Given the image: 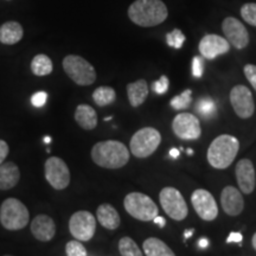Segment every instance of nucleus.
<instances>
[{
    "mask_svg": "<svg viewBox=\"0 0 256 256\" xmlns=\"http://www.w3.org/2000/svg\"><path fill=\"white\" fill-rule=\"evenodd\" d=\"M128 100L132 107H139L146 101L148 96V84L145 80H138V81L130 83L127 86Z\"/></svg>",
    "mask_w": 256,
    "mask_h": 256,
    "instance_id": "nucleus-23",
    "label": "nucleus"
},
{
    "mask_svg": "<svg viewBox=\"0 0 256 256\" xmlns=\"http://www.w3.org/2000/svg\"><path fill=\"white\" fill-rule=\"evenodd\" d=\"M46 179L55 190H64L70 184V171L68 165L58 156H50L44 165Z\"/></svg>",
    "mask_w": 256,
    "mask_h": 256,
    "instance_id": "nucleus-10",
    "label": "nucleus"
},
{
    "mask_svg": "<svg viewBox=\"0 0 256 256\" xmlns=\"http://www.w3.org/2000/svg\"><path fill=\"white\" fill-rule=\"evenodd\" d=\"M63 69L78 86H90L96 81L94 66L81 56L68 55L63 60Z\"/></svg>",
    "mask_w": 256,
    "mask_h": 256,
    "instance_id": "nucleus-6",
    "label": "nucleus"
},
{
    "mask_svg": "<svg viewBox=\"0 0 256 256\" xmlns=\"http://www.w3.org/2000/svg\"><path fill=\"white\" fill-rule=\"evenodd\" d=\"M198 244H200V248H206L208 246H209V240H206V238H202V240H200V243H198Z\"/></svg>",
    "mask_w": 256,
    "mask_h": 256,
    "instance_id": "nucleus-40",
    "label": "nucleus"
},
{
    "mask_svg": "<svg viewBox=\"0 0 256 256\" xmlns=\"http://www.w3.org/2000/svg\"><path fill=\"white\" fill-rule=\"evenodd\" d=\"M203 70H204V63L203 60L200 57H194V60H192V75L194 78H200L203 75Z\"/></svg>",
    "mask_w": 256,
    "mask_h": 256,
    "instance_id": "nucleus-36",
    "label": "nucleus"
},
{
    "mask_svg": "<svg viewBox=\"0 0 256 256\" xmlns=\"http://www.w3.org/2000/svg\"><path fill=\"white\" fill-rule=\"evenodd\" d=\"M20 171L17 164L8 162L0 165V190H10L18 184Z\"/></svg>",
    "mask_w": 256,
    "mask_h": 256,
    "instance_id": "nucleus-21",
    "label": "nucleus"
},
{
    "mask_svg": "<svg viewBox=\"0 0 256 256\" xmlns=\"http://www.w3.org/2000/svg\"><path fill=\"white\" fill-rule=\"evenodd\" d=\"M220 206L229 216H238L244 209V200L238 188L226 186L220 194Z\"/></svg>",
    "mask_w": 256,
    "mask_h": 256,
    "instance_id": "nucleus-16",
    "label": "nucleus"
},
{
    "mask_svg": "<svg viewBox=\"0 0 256 256\" xmlns=\"http://www.w3.org/2000/svg\"><path fill=\"white\" fill-rule=\"evenodd\" d=\"M24 36L23 26L18 22H6L0 26V43L14 46L22 40Z\"/></svg>",
    "mask_w": 256,
    "mask_h": 256,
    "instance_id": "nucleus-20",
    "label": "nucleus"
},
{
    "mask_svg": "<svg viewBox=\"0 0 256 256\" xmlns=\"http://www.w3.org/2000/svg\"><path fill=\"white\" fill-rule=\"evenodd\" d=\"M30 214L23 202L17 198H8L0 206V223L5 229L16 232L28 226Z\"/></svg>",
    "mask_w": 256,
    "mask_h": 256,
    "instance_id": "nucleus-4",
    "label": "nucleus"
},
{
    "mask_svg": "<svg viewBox=\"0 0 256 256\" xmlns=\"http://www.w3.org/2000/svg\"><path fill=\"white\" fill-rule=\"evenodd\" d=\"M31 232L38 241L49 242L56 235V224L48 215H38L31 222Z\"/></svg>",
    "mask_w": 256,
    "mask_h": 256,
    "instance_id": "nucleus-18",
    "label": "nucleus"
},
{
    "mask_svg": "<svg viewBox=\"0 0 256 256\" xmlns=\"http://www.w3.org/2000/svg\"><path fill=\"white\" fill-rule=\"evenodd\" d=\"M96 217L104 228L108 230H115L119 228L121 218L116 209L110 204H101L96 210Z\"/></svg>",
    "mask_w": 256,
    "mask_h": 256,
    "instance_id": "nucleus-19",
    "label": "nucleus"
},
{
    "mask_svg": "<svg viewBox=\"0 0 256 256\" xmlns=\"http://www.w3.org/2000/svg\"><path fill=\"white\" fill-rule=\"evenodd\" d=\"M119 252L121 256H142V249L138 247L134 240L122 238L119 241Z\"/></svg>",
    "mask_w": 256,
    "mask_h": 256,
    "instance_id": "nucleus-27",
    "label": "nucleus"
},
{
    "mask_svg": "<svg viewBox=\"0 0 256 256\" xmlns=\"http://www.w3.org/2000/svg\"><path fill=\"white\" fill-rule=\"evenodd\" d=\"M242 235L240 232H232L230 235L228 236V238H226V242L228 243H241L242 242Z\"/></svg>",
    "mask_w": 256,
    "mask_h": 256,
    "instance_id": "nucleus-38",
    "label": "nucleus"
},
{
    "mask_svg": "<svg viewBox=\"0 0 256 256\" xmlns=\"http://www.w3.org/2000/svg\"><path fill=\"white\" fill-rule=\"evenodd\" d=\"M4 256H12V255H4Z\"/></svg>",
    "mask_w": 256,
    "mask_h": 256,
    "instance_id": "nucleus-46",
    "label": "nucleus"
},
{
    "mask_svg": "<svg viewBox=\"0 0 256 256\" xmlns=\"http://www.w3.org/2000/svg\"><path fill=\"white\" fill-rule=\"evenodd\" d=\"M222 30L226 34V40L236 49H244L249 44V34L238 19L234 17H228L223 20Z\"/></svg>",
    "mask_w": 256,
    "mask_h": 256,
    "instance_id": "nucleus-14",
    "label": "nucleus"
},
{
    "mask_svg": "<svg viewBox=\"0 0 256 256\" xmlns=\"http://www.w3.org/2000/svg\"><path fill=\"white\" fill-rule=\"evenodd\" d=\"M230 104L241 119H249L255 112V104L252 92L246 86H235L230 92Z\"/></svg>",
    "mask_w": 256,
    "mask_h": 256,
    "instance_id": "nucleus-11",
    "label": "nucleus"
},
{
    "mask_svg": "<svg viewBox=\"0 0 256 256\" xmlns=\"http://www.w3.org/2000/svg\"><path fill=\"white\" fill-rule=\"evenodd\" d=\"M116 98V92L112 87H98L92 92V100L98 107L112 104Z\"/></svg>",
    "mask_w": 256,
    "mask_h": 256,
    "instance_id": "nucleus-26",
    "label": "nucleus"
},
{
    "mask_svg": "<svg viewBox=\"0 0 256 256\" xmlns=\"http://www.w3.org/2000/svg\"><path fill=\"white\" fill-rule=\"evenodd\" d=\"M198 49L204 58L214 60L217 56L229 52L230 46L226 38L220 37L218 34H206L202 38Z\"/></svg>",
    "mask_w": 256,
    "mask_h": 256,
    "instance_id": "nucleus-15",
    "label": "nucleus"
},
{
    "mask_svg": "<svg viewBox=\"0 0 256 256\" xmlns=\"http://www.w3.org/2000/svg\"><path fill=\"white\" fill-rule=\"evenodd\" d=\"M162 208L174 220H183L188 216V204L177 188H164L159 194Z\"/></svg>",
    "mask_w": 256,
    "mask_h": 256,
    "instance_id": "nucleus-8",
    "label": "nucleus"
},
{
    "mask_svg": "<svg viewBox=\"0 0 256 256\" xmlns=\"http://www.w3.org/2000/svg\"><path fill=\"white\" fill-rule=\"evenodd\" d=\"M44 142H46V144H50L51 138H50V136H46V138H44Z\"/></svg>",
    "mask_w": 256,
    "mask_h": 256,
    "instance_id": "nucleus-44",
    "label": "nucleus"
},
{
    "mask_svg": "<svg viewBox=\"0 0 256 256\" xmlns=\"http://www.w3.org/2000/svg\"><path fill=\"white\" fill-rule=\"evenodd\" d=\"M172 130L179 139L183 140H196L202 134L200 120L190 113L178 114L172 121Z\"/></svg>",
    "mask_w": 256,
    "mask_h": 256,
    "instance_id": "nucleus-12",
    "label": "nucleus"
},
{
    "mask_svg": "<svg viewBox=\"0 0 256 256\" xmlns=\"http://www.w3.org/2000/svg\"><path fill=\"white\" fill-rule=\"evenodd\" d=\"M69 230L74 238L78 241H90L94 238L96 230V220L94 215L87 210L76 211L70 217Z\"/></svg>",
    "mask_w": 256,
    "mask_h": 256,
    "instance_id": "nucleus-9",
    "label": "nucleus"
},
{
    "mask_svg": "<svg viewBox=\"0 0 256 256\" xmlns=\"http://www.w3.org/2000/svg\"><path fill=\"white\" fill-rule=\"evenodd\" d=\"M153 222H154L156 224H158V226H160V228H164V226H166V220L164 218V217H159L156 216L154 220H153Z\"/></svg>",
    "mask_w": 256,
    "mask_h": 256,
    "instance_id": "nucleus-39",
    "label": "nucleus"
},
{
    "mask_svg": "<svg viewBox=\"0 0 256 256\" xmlns=\"http://www.w3.org/2000/svg\"><path fill=\"white\" fill-rule=\"evenodd\" d=\"M54 70L52 60L46 55H37L34 57L31 62V72L36 76H46L50 75Z\"/></svg>",
    "mask_w": 256,
    "mask_h": 256,
    "instance_id": "nucleus-25",
    "label": "nucleus"
},
{
    "mask_svg": "<svg viewBox=\"0 0 256 256\" xmlns=\"http://www.w3.org/2000/svg\"><path fill=\"white\" fill-rule=\"evenodd\" d=\"M8 152H10V147L8 145V142L0 139V165L4 162V160L6 159V156H8Z\"/></svg>",
    "mask_w": 256,
    "mask_h": 256,
    "instance_id": "nucleus-37",
    "label": "nucleus"
},
{
    "mask_svg": "<svg viewBox=\"0 0 256 256\" xmlns=\"http://www.w3.org/2000/svg\"><path fill=\"white\" fill-rule=\"evenodd\" d=\"M188 154H192V153H194V151H192V150H188Z\"/></svg>",
    "mask_w": 256,
    "mask_h": 256,
    "instance_id": "nucleus-45",
    "label": "nucleus"
},
{
    "mask_svg": "<svg viewBox=\"0 0 256 256\" xmlns=\"http://www.w3.org/2000/svg\"><path fill=\"white\" fill-rule=\"evenodd\" d=\"M242 18L247 22L248 24L256 26V4L255 2H248L244 4L241 8Z\"/></svg>",
    "mask_w": 256,
    "mask_h": 256,
    "instance_id": "nucleus-32",
    "label": "nucleus"
},
{
    "mask_svg": "<svg viewBox=\"0 0 256 256\" xmlns=\"http://www.w3.org/2000/svg\"><path fill=\"white\" fill-rule=\"evenodd\" d=\"M92 159L100 168L116 170L127 164L130 160V151L122 142L107 140L92 146Z\"/></svg>",
    "mask_w": 256,
    "mask_h": 256,
    "instance_id": "nucleus-2",
    "label": "nucleus"
},
{
    "mask_svg": "<svg viewBox=\"0 0 256 256\" xmlns=\"http://www.w3.org/2000/svg\"><path fill=\"white\" fill-rule=\"evenodd\" d=\"M236 179L241 191L250 194L255 188V168L249 159H241L236 165Z\"/></svg>",
    "mask_w": 256,
    "mask_h": 256,
    "instance_id": "nucleus-17",
    "label": "nucleus"
},
{
    "mask_svg": "<svg viewBox=\"0 0 256 256\" xmlns=\"http://www.w3.org/2000/svg\"><path fill=\"white\" fill-rule=\"evenodd\" d=\"M66 256H87V250H86L84 246L78 240H74V241H69L66 243Z\"/></svg>",
    "mask_w": 256,
    "mask_h": 256,
    "instance_id": "nucleus-31",
    "label": "nucleus"
},
{
    "mask_svg": "<svg viewBox=\"0 0 256 256\" xmlns=\"http://www.w3.org/2000/svg\"><path fill=\"white\" fill-rule=\"evenodd\" d=\"M238 150L240 142L238 138L229 134H222L217 136L208 148V162L212 168L224 170L232 164Z\"/></svg>",
    "mask_w": 256,
    "mask_h": 256,
    "instance_id": "nucleus-3",
    "label": "nucleus"
},
{
    "mask_svg": "<svg viewBox=\"0 0 256 256\" xmlns=\"http://www.w3.org/2000/svg\"><path fill=\"white\" fill-rule=\"evenodd\" d=\"M142 249L146 256H176L174 250L165 242L156 238L145 240Z\"/></svg>",
    "mask_w": 256,
    "mask_h": 256,
    "instance_id": "nucleus-24",
    "label": "nucleus"
},
{
    "mask_svg": "<svg viewBox=\"0 0 256 256\" xmlns=\"http://www.w3.org/2000/svg\"><path fill=\"white\" fill-rule=\"evenodd\" d=\"M168 11L162 0H136L128 8V17L134 24L152 28L164 23Z\"/></svg>",
    "mask_w": 256,
    "mask_h": 256,
    "instance_id": "nucleus-1",
    "label": "nucleus"
},
{
    "mask_svg": "<svg viewBox=\"0 0 256 256\" xmlns=\"http://www.w3.org/2000/svg\"><path fill=\"white\" fill-rule=\"evenodd\" d=\"M252 247L256 250V232L254 234V236H252Z\"/></svg>",
    "mask_w": 256,
    "mask_h": 256,
    "instance_id": "nucleus-43",
    "label": "nucleus"
},
{
    "mask_svg": "<svg viewBox=\"0 0 256 256\" xmlns=\"http://www.w3.org/2000/svg\"><path fill=\"white\" fill-rule=\"evenodd\" d=\"M168 84H170L168 78H166L165 75H162V78L158 80V81L152 83V90L156 94L162 95V94H165L166 92H168Z\"/></svg>",
    "mask_w": 256,
    "mask_h": 256,
    "instance_id": "nucleus-33",
    "label": "nucleus"
},
{
    "mask_svg": "<svg viewBox=\"0 0 256 256\" xmlns=\"http://www.w3.org/2000/svg\"><path fill=\"white\" fill-rule=\"evenodd\" d=\"M170 156H172V158H178L179 156V150H177V148H172L171 151H170Z\"/></svg>",
    "mask_w": 256,
    "mask_h": 256,
    "instance_id": "nucleus-41",
    "label": "nucleus"
},
{
    "mask_svg": "<svg viewBox=\"0 0 256 256\" xmlns=\"http://www.w3.org/2000/svg\"><path fill=\"white\" fill-rule=\"evenodd\" d=\"M166 42L171 48H174V49H180L183 46L185 42V36L179 28H174L172 32H168L166 34Z\"/></svg>",
    "mask_w": 256,
    "mask_h": 256,
    "instance_id": "nucleus-30",
    "label": "nucleus"
},
{
    "mask_svg": "<svg viewBox=\"0 0 256 256\" xmlns=\"http://www.w3.org/2000/svg\"><path fill=\"white\" fill-rule=\"evenodd\" d=\"M196 110L200 113L202 116L206 118H212L216 114V104L215 101L211 98H203L197 101Z\"/></svg>",
    "mask_w": 256,
    "mask_h": 256,
    "instance_id": "nucleus-28",
    "label": "nucleus"
},
{
    "mask_svg": "<svg viewBox=\"0 0 256 256\" xmlns=\"http://www.w3.org/2000/svg\"><path fill=\"white\" fill-rule=\"evenodd\" d=\"M160 142H162V136L159 130L153 127H145L138 130L132 136L130 150L136 158H147L156 151Z\"/></svg>",
    "mask_w": 256,
    "mask_h": 256,
    "instance_id": "nucleus-7",
    "label": "nucleus"
},
{
    "mask_svg": "<svg viewBox=\"0 0 256 256\" xmlns=\"http://www.w3.org/2000/svg\"><path fill=\"white\" fill-rule=\"evenodd\" d=\"M243 72H244V75L249 83H250L252 88L256 90V66H254V64H247L244 66V69H243Z\"/></svg>",
    "mask_w": 256,
    "mask_h": 256,
    "instance_id": "nucleus-35",
    "label": "nucleus"
},
{
    "mask_svg": "<svg viewBox=\"0 0 256 256\" xmlns=\"http://www.w3.org/2000/svg\"><path fill=\"white\" fill-rule=\"evenodd\" d=\"M46 100H48V94L46 92H37L32 95L31 104L34 107L40 108L46 104Z\"/></svg>",
    "mask_w": 256,
    "mask_h": 256,
    "instance_id": "nucleus-34",
    "label": "nucleus"
},
{
    "mask_svg": "<svg viewBox=\"0 0 256 256\" xmlns=\"http://www.w3.org/2000/svg\"><path fill=\"white\" fill-rule=\"evenodd\" d=\"M191 203L196 214L202 220H214L218 215L217 203L209 191L198 188L192 194Z\"/></svg>",
    "mask_w": 256,
    "mask_h": 256,
    "instance_id": "nucleus-13",
    "label": "nucleus"
},
{
    "mask_svg": "<svg viewBox=\"0 0 256 256\" xmlns=\"http://www.w3.org/2000/svg\"><path fill=\"white\" fill-rule=\"evenodd\" d=\"M124 209L134 218L150 222L158 216L159 209L156 204L147 194L142 192H130L124 197Z\"/></svg>",
    "mask_w": 256,
    "mask_h": 256,
    "instance_id": "nucleus-5",
    "label": "nucleus"
},
{
    "mask_svg": "<svg viewBox=\"0 0 256 256\" xmlns=\"http://www.w3.org/2000/svg\"><path fill=\"white\" fill-rule=\"evenodd\" d=\"M191 95H192L191 89H186V90H184L180 95L174 96V98L171 100V102H170V104H171V107L174 108V110H186L192 102Z\"/></svg>",
    "mask_w": 256,
    "mask_h": 256,
    "instance_id": "nucleus-29",
    "label": "nucleus"
},
{
    "mask_svg": "<svg viewBox=\"0 0 256 256\" xmlns=\"http://www.w3.org/2000/svg\"><path fill=\"white\" fill-rule=\"evenodd\" d=\"M192 234H194V230H192V229H190V230H186V232H185V238H188V236H191L192 235Z\"/></svg>",
    "mask_w": 256,
    "mask_h": 256,
    "instance_id": "nucleus-42",
    "label": "nucleus"
},
{
    "mask_svg": "<svg viewBox=\"0 0 256 256\" xmlns=\"http://www.w3.org/2000/svg\"><path fill=\"white\" fill-rule=\"evenodd\" d=\"M75 121L86 130H92L98 126V114L89 104H80L75 110Z\"/></svg>",
    "mask_w": 256,
    "mask_h": 256,
    "instance_id": "nucleus-22",
    "label": "nucleus"
}]
</instances>
